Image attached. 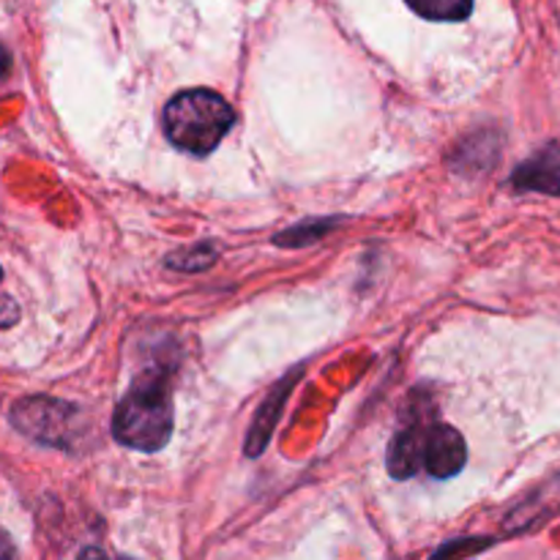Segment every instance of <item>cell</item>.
Wrapping results in <instances>:
<instances>
[{
  "label": "cell",
  "instance_id": "ba28073f",
  "mask_svg": "<svg viewBox=\"0 0 560 560\" xmlns=\"http://www.w3.org/2000/svg\"><path fill=\"white\" fill-rule=\"evenodd\" d=\"M284 397H288V386L273 388V397L268 399V402L262 405L260 413H257L255 427H252V435H249V446H246V452H249V454H260L262 452V446H266L268 435H271V430H273V424H277V416H279V408H282Z\"/></svg>",
  "mask_w": 560,
  "mask_h": 560
},
{
  "label": "cell",
  "instance_id": "30bf717a",
  "mask_svg": "<svg viewBox=\"0 0 560 560\" xmlns=\"http://www.w3.org/2000/svg\"><path fill=\"white\" fill-rule=\"evenodd\" d=\"M20 317V310H16V304L11 299H0V328H9L11 323Z\"/></svg>",
  "mask_w": 560,
  "mask_h": 560
},
{
  "label": "cell",
  "instance_id": "7c38bea8",
  "mask_svg": "<svg viewBox=\"0 0 560 560\" xmlns=\"http://www.w3.org/2000/svg\"><path fill=\"white\" fill-rule=\"evenodd\" d=\"M80 560H109L107 556H104L98 547H85V550L80 552Z\"/></svg>",
  "mask_w": 560,
  "mask_h": 560
},
{
  "label": "cell",
  "instance_id": "5b68a950",
  "mask_svg": "<svg viewBox=\"0 0 560 560\" xmlns=\"http://www.w3.org/2000/svg\"><path fill=\"white\" fill-rule=\"evenodd\" d=\"M514 186L523 191L560 197V145L541 148L536 156L523 162L514 173Z\"/></svg>",
  "mask_w": 560,
  "mask_h": 560
},
{
  "label": "cell",
  "instance_id": "3957f363",
  "mask_svg": "<svg viewBox=\"0 0 560 560\" xmlns=\"http://www.w3.org/2000/svg\"><path fill=\"white\" fill-rule=\"evenodd\" d=\"M11 424L22 435L44 443V446L69 448L71 438H77L80 410L71 408L69 402H60V399L27 397L14 402V408H11Z\"/></svg>",
  "mask_w": 560,
  "mask_h": 560
},
{
  "label": "cell",
  "instance_id": "8fae6325",
  "mask_svg": "<svg viewBox=\"0 0 560 560\" xmlns=\"http://www.w3.org/2000/svg\"><path fill=\"white\" fill-rule=\"evenodd\" d=\"M0 560H16L14 545H11V539L3 534V530H0Z\"/></svg>",
  "mask_w": 560,
  "mask_h": 560
},
{
  "label": "cell",
  "instance_id": "52a82bcc",
  "mask_svg": "<svg viewBox=\"0 0 560 560\" xmlns=\"http://www.w3.org/2000/svg\"><path fill=\"white\" fill-rule=\"evenodd\" d=\"M405 3L432 22H463L474 11V0H405Z\"/></svg>",
  "mask_w": 560,
  "mask_h": 560
},
{
  "label": "cell",
  "instance_id": "7a4b0ae2",
  "mask_svg": "<svg viewBox=\"0 0 560 560\" xmlns=\"http://www.w3.org/2000/svg\"><path fill=\"white\" fill-rule=\"evenodd\" d=\"M233 124V107L219 93L206 91V88L180 91L164 107L167 140L195 156H208L224 140Z\"/></svg>",
  "mask_w": 560,
  "mask_h": 560
},
{
  "label": "cell",
  "instance_id": "4fadbf2b",
  "mask_svg": "<svg viewBox=\"0 0 560 560\" xmlns=\"http://www.w3.org/2000/svg\"><path fill=\"white\" fill-rule=\"evenodd\" d=\"M11 71V58H9V52H5L3 47H0V80H3L5 74H9Z\"/></svg>",
  "mask_w": 560,
  "mask_h": 560
},
{
  "label": "cell",
  "instance_id": "6da1fadb",
  "mask_svg": "<svg viewBox=\"0 0 560 560\" xmlns=\"http://www.w3.org/2000/svg\"><path fill=\"white\" fill-rule=\"evenodd\" d=\"M113 435L137 452H159L173 435V405L162 375H140L113 416Z\"/></svg>",
  "mask_w": 560,
  "mask_h": 560
},
{
  "label": "cell",
  "instance_id": "8992f818",
  "mask_svg": "<svg viewBox=\"0 0 560 560\" xmlns=\"http://www.w3.org/2000/svg\"><path fill=\"white\" fill-rule=\"evenodd\" d=\"M424 421H416L394 438L388 448V474L394 479H410L424 470Z\"/></svg>",
  "mask_w": 560,
  "mask_h": 560
},
{
  "label": "cell",
  "instance_id": "9c48e42d",
  "mask_svg": "<svg viewBox=\"0 0 560 560\" xmlns=\"http://www.w3.org/2000/svg\"><path fill=\"white\" fill-rule=\"evenodd\" d=\"M178 255L189 257V260L173 262V268H180V271H202V268L211 266L213 257H217V252H213L211 246H197L195 252L186 249V252H178Z\"/></svg>",
  "mask_w": 560,
  "mask_h": 560
},
{
  "label": "cell",
  "instance_id": "277c9868",
  "mask_svg": "<svg viewBox=\"0 0 560 560\" xmlns=\"http://www.w3.org/2000/svg\"><path fill=\"white\" fill-rule=\"evenodd\" d=\"M465 438L448 424L424 427V470L432 479H452L465 468Z\"/></svg>",
  "mask_w": 560,
  "mask_h": 560
}]
</instances>
